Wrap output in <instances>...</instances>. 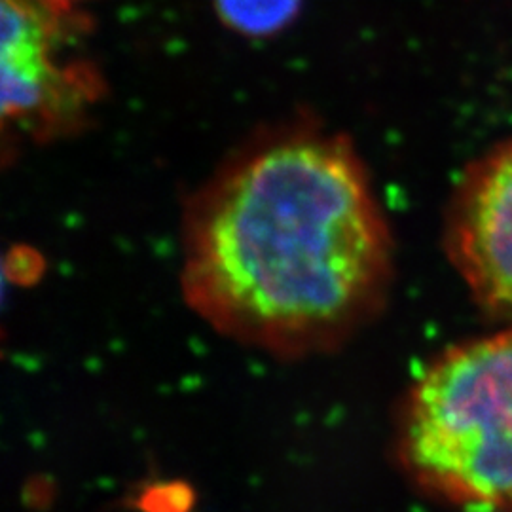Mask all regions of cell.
I'll return each instance as SVG.
<instances>
[{"label": "cell", "mask_w": 512, "mask_h": 512, "mask_svg": "<svg viewBox=\"0 0 512 512\" xmlns=\"http://www.w3.org/2000/svg\"><path fill=\"white\" fill-rule=\"evenodd\" d=\"M393 239L346 137L293 124L253 139L186 209L183 293L213 329L304 357L384 304Z\"/></svg>", "instance_id": "cell-1"}, {"label": "cell", "mask_w": 512, "mask_h": 512, "mask_svg": "<svg viewBox=\"0 0 512 512\" xmlns=\"http://www.w3.org/2000/svg\"><path fill=\"white\" fill-rule=\"evenodd\" d=\"M397 458L452 507L512 512V321L423 368L399 416Z\"/></svg>", "instance_id": "cell-2"}, {"label": "cell", "mask_w": 512, "mask_h": 512, "mask_svg": "<svg viewBox=\"0 0 512 512\" xmlns=\"http://www.w3.org/2000/svg\"><path fill=\"white\" fill-rule=\"evenodd\" d=\"M88 19L55 0H2V122L50 141L82 128L105 95L84 50Z\"/></svg>", "instance_id": "cell-3"}, {"label": "cell", "mask_w": 512, "mask_h": 512, "mask_svg": "<svg viewBox=\"0 0 512 512\" xmlns=\"http://www.w3.org/2000/svg\"><path fill=\"white\" fill-rule=\"evenodd\" d=\"M444 247L476 304L512 321V137L482 152L459 177Z\"/></svg>", "instance_id": "cell-4"}, {"label": "cell", "mask_w": 512, "mask_h": 512, "mask_svg": "<svg viewBox=\"0 0 512 512\" xmlns=\"http://www.w3.org/2000/svg\"><path fill=\"white\" fill-rule=\"evenodd\" d=\"M302 0H215L220 18L245 35H272L289 25Z\"/></svg>", "instance_id": "cell-5"}, {"label": "cell", "mask_w": 512, "mask_h": 512, "mask_svg": "<svg viewBox=\"0 0 512 512\" xmlns=\"http://www.w3.org/2000/svg\"><path fill=\"white\" fill-rule=\"evenodd\" d=\"M55 2H61V4H71V6H78L80 0H55Z\"/></svg>", "instance_id": "cell-6"}]
</instances>
